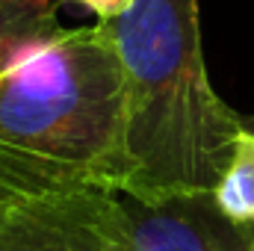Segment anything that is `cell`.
<instances>
[{
    "label": "cell",
    "mask_w": 254,
    "mask_h": 251,
    "mask_svg": "<svg viewBox=\"0 0 254 251\" xmlns=\"http://www.w3.org/2000/svg\"><path fill=\"white\" fill-rule=\"evenodd\" d=\"M122 63L104 24L0 74V189L48 198L122 184Z\"/></svg>",
    "instance_id": "7a4b0ae2"
},
{
    "label": "cell",
    "mask_w": 254,
    "mask_h": 251,
    "mask_svg": "<svg viewBox=\"0 0 254 251\" xmlns=\"http://www.w3.org/2000/svg\"><path fill=\"white\" fill-rule=\"evenodd\" d=\"M0 251H116L68 195L15 198L0 213Z\"/></svg>",
    "instance_id": "277c9868"
},
{
    "label": "cell",
    "mask_w": 254,
    "mask_h": 251,
    "mask_svg": "<svg viewBox=\"0 0 254 251\" xmlns=\"http://www.w3.org/2000/svg\"><path fill=\"white\" fill-rule=\"evenodd\" d=\"M9 201H15V198H12V195H9L6 189H0V213H3L6 207H9Z\"/></svg>",
    "instance_id": "ba28073f"
},
{
    "label": "cell",
    "mask_w": 254,
    "mask_h": 251,
    "mask_svg": "<svg viewBox=\"0 0 254 251\" xmlns=\"http://www.w3.org/2000/svg\"><path fill=\"white\" fill-rule=\"evenodd\" d=\"M243 127H246V130H252V133H254V116H249V119H243Z\"/></svg>",
    "instance_id": "9c48e42d"
},
{
    "label": "cell",
    "mask_w": 254,
    "mask_h": 251,
    "mask_svg": "<svg viewBox=\"0 0 254 251\" xmlns=\"http://www.w3.org/2000/svg\"><path fill=\"white\" fill-rule=\"evenodd\" d=\"M65 195L116 251H254V228L228 219L213 192L145 198L101 187Z\"/></svg>",
    "instance_id": "3957f363"
},
{
    "label": "cell",
    "mask_w": 254,
    "mask_h": 251,
    "mask_svg": "<svg viewBox=\"0 0 254 251\" xmlns=\"http://www.w3.org/2000/svg\"><path fill=\"white\" fill-rule=\"evenodd\" d=\"M71 3L86 6L89 12H95V15H98V21H113V18L125 15L136 0H71Z\"/></svg>",
    "instance_id": "52a82bcc"
},
{
    "label": "cell",
    "mask_w": 254,
    "mask_h": 251,
    "mask_svg": "<svg viewBox=\"0 0 254 251\" xmlns=\"http://www.w3.org/2000/svg\"><path fill=\"white\" fill-rule=\"evenodd\" d=\"M63 33L57 0H0V74L39 54Z\"/></svg>",
    "instance_id": "5b68a950"
},
{
    "label": "cell",
    "mask_w": 254,
    "mask_h": 251,
    "mask_svg": "<svg viewBox=\"0 0 254 251\" xmlns=\"http://www.w3.org/2000/svg\"><path fill=\"white\" fill-rule=\"evenodd\" d=\"M104 24L122 63V184L145 198L201 195L231 166L243 116L210 86L198 0H136Z\"/></svg>",
    "instance_id": "6da1fadb"
},
{
    "label": "cell",
    "mask_w": 254,
    "mask_h": 251,
    "mask_svg": "<svg viewBox=\"0 0 254 251\" xmlns=\"http://www.w3.org/2000/svg\"><path fill=\"white\" fill-rule=\"evenodd\" d=\"M213 198L219 204V210L240 222V225H252L254 228V133L243 127L231 166L222 175L219 187L213 189Z\"/></svg>",
    "instance_id": "8992f818"
}]
</instances>
